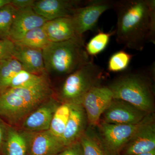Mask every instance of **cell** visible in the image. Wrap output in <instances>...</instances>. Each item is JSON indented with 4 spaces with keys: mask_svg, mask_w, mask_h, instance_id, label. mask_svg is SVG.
<instances>
[{
    "mask_svg": "<svg viewBox=\"0 0 155 155\" xmlns=\"http://www.w3.org/2000/svg\"><path fill=\"white\" fill-rule=\"evenodd\" d=\"M113 9L117 17V43L139 51L147 44H155V0L115 1Z\"/></svg>",
    "mask_w": 155,
    "mask_h": 155,
    "instance_id": "6da1fadb",
    "label": "cell"
},
{
    "mask_svg": "<svg viewBox=\"0 0 155 155\" xmlns=\"http://www.w3.org/2000/svg\"><path fill=\"white\" fill-rule=\"evenodd\" d=\"M155 64L147 70L127 71L119 75L107 85L114 99L130 103L148 114L155 110L153 76Z\"/></svg>",
    "mask_w": 155,
    "mask_h": 155,
    "instance_id": "7a4b0ae2",
    "label": "cell"
},
{
    "mask_svg": "<svg viewBox=\"0 0 155 155\" xmlns=\"http://www.w3.org/2000/svg\"><path fill=\"white\" fill-rule=\"evenodd\" d=\"M52 95L48 79L31 87L8 89L0 93V117L11 125L20 124L28 114Z\"/></svg>",
    "mask_w": 155,
    "mask_h": 155,
    "instance_id": "3957f363",
    "label": "cell"
},
{
    "mask_svg": "<svg viewBox=\"0 0 155 155\" xmlns=\"http://www.w3.org/2000/svg\"><path fill=\"white\" fill-rule=\"evenodd\" d=\"M84 47L80 39L51 42L42 50L46 73L67 76L87 64L91 58Z\"/></svg>",
    "mask_w": 155,
    "mask_h": 155,
    "instance_id": "277c9868",
    "label": "cell"
},
{
    "mask_svg": "<svg viewBox=\"0 0 155 155\" xmlns=\"http://www.w3.org/2000/svg\"><path fill=\"white\" fill-rule=\"evenodd\" d=\"M104 68L93 59L66 76L59 92L62 102L81 104L83 98L91 89L101 85Z\"/></svg>",
    "mask_w": 155,
    "mask_h": 155,
    "instance_id": "5b68a950",
    "label": "cell"
},
{
    "mask_svg": "<svg viewBox=\"0 0 155 155\" xmlns=\"http://www.w3.org/2000/svg\"><path fill=\"white\" fill-rule=\"evenodd\" d=\"M141 122L135 125H122L100 122L97 126L98 135L106 155H120Z\"/></svg>",
    "mask_w": 155,
    "mask_h": 155,
    "instance_id": "8992f818",
    "label": "cell"
},
{
    "mask_svg": "<svg viewBox=\"0 0 155 155\" xmlns=\"http://www.w3.org/2000/svg\"><path fill=\"white\" fill-rule=\"evenodd\" d=\"M115 2L114 0H88L85 5L78 8L72 17L79 36L83 37L84 34L94 29L102 14L114 8Z\"/></svg>",
    "mask_w": 155,
    "mask_h": 155,
    "instance_id": "52a82bcc",
    "label": "cell"
},
{
    "mask_svg": "<svg viewBox=\"0 0 155 155\" xmlns=\"http://www.w3.org/2000/svg\"><path fill=\"white\" fill-rule=\"evenodd\" d=\"M155 149V122L153 114L142 121L121 155H137Z\"/></svg>",
    "mask_w": 155,
    "mask_h": 155,
    "instance_id": "ba28073f",
    "label": "cell"
},
{
    "mask_svg": "<svg viewBox=\"0 0 155 155\" xmlns=\"http://www.w3.org/2000/svg\"><path fill=\"white\" fill-rule=\"evenodd\" d=\"M148 114L127 102L113 99L102 115L100 122L110 124L135 125L141 122Z\"/></svg>",
    "mask_w": 155,
    "mask_h": 155,
    "instance_id": "9c48e42d",
    "label": "cell"
},
{
    "mask_svg": "<svg viewBox=\"0 0 155 155\" xmlns=\"http://www.w3.org/2000/svg\"><path fill=\"white\" fill-rule=\"evenodd\" d=\"M113 99L110 89L104 85L94 87L86 94L81 105L84 109L88 124L91 126L95 127L98 125L102 115Z\"/></svg>",
    "mask_w": 155,
    "mask_h": 155,
    "instance_id": "30bf717a",
    "label": "cell"
},
{
    "mask_svg": "<svg viewBox=\"0 0 155 155\" xmlns=\"http://www.w3.org/2000/svg\"><path fill=\"white\" fill-rule=\"evenodd\" d=\"M88 0H39L35 1L33 11L47 21L72 17L76 10Z\"/></svg>",
    "mask_w": 155,
    "mask_h": 155,
    "instance_id": "8fae6325",
    "label": "cell"
},
{
    "mask_svg": "<svg viewBox=\"0 0 155 155\" xmlns=\"http://www.w3.org/2000/svg\"><path fill=\"white\" fill-rule=\"evenodd\" d=\"M60 104L53 96L50 97L20 123L22 130L29 132L48 130L53 115Z\"/></svg>",
    "mask_w": 155,
    "mask_h": 155,
    "instance_id": "7c38bea8",
    "label": "cell"
},
{
    "mask_svg": "<svg viewBox=\"0 0 155 155\" xmlns=\"http://www.w3.org/2000/svg\"><path fill=\"white\" fill-rule=\"evenodd\" d=\"M23 131L27 140V155H57L65 147L61 140L49 130L38 132Z\"/></svg>",
    "mask_w": 155,
    "mask_h": 155,
    "instance_id": "4fadbf2b",
    "label": "cell"
},
{
    "mask_svg": "<svg viewBox=\"0 0 155 155\" xmlns=\"http://www.w3.org/2000/svg\"><path fill=\"white\" fill-rule=\"evenodd\" d=\"M47 21L32 8L17 10L11 25L9 39L13 42L18 41L28 31L41 27Z\"/></svg>",
    "mask_w": 155,
    "mask_h": 155,
    "instance_id": "5bb4252c",
    "label": "cell"
},
{
    "mask_svg": "<svg viewBox=\"0 0 155 155\" xmlns=\"http://www.w3.org/2000/svg\"><path fill=\"white\" fill-rule=\"evenodd\" d=\"M87 124V117L83 106L72 104L69 119L61 138L64 146L79 141L86 131Z\"/></svg>",
    "mask_w": 155,
    "mask_h": 155,
    "instance_id": "9a60e30c",
    "label": "cell"
},
{
    "mask_svg": "<svg viewBox=\"0 0 155 155\" xmlns=\"http://www.w3.org/2000/svg\"><path fill=\"white\" fill-rule=\"evenodd\" d=\"M51 42H59L72 39H83L78 33L73 17H62L47 21L42 26Z\"/></svg>",
    "mask_w": 155,
    "mask_h": 155,
    "instance_id": "2e32d148",
    "label": "cell"
},
{
    "mask_svg": "<svg viewBox=\"0 0 155 155\" xmlns=\"http://www.w3.org/2000/svg\"><path fill=\"white\" fill-rule=\"evenodd\" d=\"M14 44L12 57L19 61L24 70L37 75L47 74L42 50Z\"/></svg>",
    "mask_w": 155,
    "mask_h": 155,
    "instance_id": "e0dca14e",
    "label": "cell"
},
{
    "mask_svg": "<svg viewBox=\"0 0 155 155\" xmlns=\"http://www.w3.org/2000/svg\"><path fill=\"white\" fill-rule=\"evenodd\" d=\"M1 150L3 155H27V143L24 131L8 125Z\"/></svg>",
    "mask_w": 155,
    "mask_h": 155,
    "instance_id": "ac0fdd59",
    "label": "cell"
},
{
    "mask_svg": "<svg viewBox=\"0 0 155 155\" xmlns=\"http://www.w3.org/2000/svg\"><path fill=\"white\" fill-rule=\"evenodd\" d=\"M72 104L62 102L56 109L51 121L50 132L61 140L71 112Z\"/></svg>",
    "mask_w": 155,
    "mask_h": 155,
    "instance_id": "d6986e66",
    "label": "cell"
},
{
    "mask_svg": "<svg viewBox=\"0 0 155 155\" xmlns=\"http://www.w3.org/2000/svg\"><path fill=\"white\" fill-rule=\"evenodd\" d=\"M22 69L21 64L12 56L0 62V93L9 88L11 80Z\"/></svg>",
    "mask_w": 155,
    "mask_h": 155,
    "instance_id": "ffe728a7",
    "label": "cell"
},
{
    "mask_svg": "<svg viewBox=\"0 0 155 155\" xmlns=\"http://www.w3.org/2000/svg\"><path fill=\"white\" fill-rule=\"evenodd\" d=\"M15 44L42 50L51 43L42 26L38 27L25 34Z\"/></svg>",
    "mask_w": 155,
    "mask_h": 155,
    "instance_id": "44dd1931",
    "label": "cell"
},
{
    "mask_svg": "<svg viewBox=\"0 0 155 155\" xmlns=\"http://www.w3.org/2000/svg\"><path fill=\"white\" fill-rule=\"evenodd\" d=\"M83 155H107L98 135L91 130H86L80 139Z\"/></svg>",
    "mask_w": 155,
    "mask_h": 155,
    "instance_id": "7402d4cb",
    "label": "cell"
},
{
    "mask_svg": "<svg viewBox=\"0 0 155 155\" xmlns=\"http://www.w3.org/2000/svg\"><path fill=\"white\" fill-rule=\"evenodd\" d=\"M47 79L46 74L37 75L22 69L11 80L8 88L31 87L42 83Z\"/></svg>",
    "mask_w": 155,
    "mask_h": 155,
    "instance_id": "603a6c76",
    "label": "cell"
},
{
    "mask_svg": "<svg viewBox=\"0 0 155 155\" xmlns=\"http://www.w3.org/2000/svg\"><path fill=\"white\" fill-rule=\"evenodd\" d=\"M115 34V29L108 32L100 31L85 45L84 48L88 55L93 57L103 51L108 45L111 36Z\"/></svg>",
    "mask_w": 155,
    "mask_h": 155,
    "instance_id": "cb8c5ba5",
    "label": "cell"
},
{
    "mask_svg": "<svg viewBox=\"0 0 155 155\" xmlns=\"http://www.w3.org/2000/svg\"><path fill=\"white\" fill-rule=\"evenodd\" d=\"M17 11L11 3L0 9V39H9L11 25Z\"/></svg>",
    "mask_w": 155,
    "mask_h": 155,
    "instance_id": "d4e9b609",
    "label": "cell"
},
{
    "mask_svg": "<svg viewBox=\"0 0 155 155\" xmlns=\"http://www.w3.org/2000/svg\"><path fill=\"white\" fill-rule=\"evenodd\" d=\"M133 57V55L123 50L116 52L109 59L107 67L108 71L113 72L124 71L129 66Z\"/></svg>",
    "mask_w": 155,
    "mask_h": 155,
    "instance_id": "484cf974",
    "label": "cell"
},
{
    "mask_svg": "<svg viewBox=\"0 0 155 155\" xmlns=\"http://www.w3.org/2000/svg\"><path fill=\"white\" fill-rule=\"evenodd\" d=\"M15 44L10 39H0V62L12 56Z\"/></svg>",
    "mask_w": 155,
    "mask_h": 155,
    "instance_id": "4316f807",
    "label": "cell"
},
{
    "mask_svg": "<svg viewBox=\"0 0 155 155\" xmlns=\"http://www.w3.org/2000/svg\"><path fill=\"white\" fill-rule=\"evenodd\" d=\"M57 155H83L80 140L65 147Z\"/></svg>",
    "mask_w": 155,
    "mask_h": 155,
    "instance_id": "83f0119b",
    "label": "cell"
},
{
    "mask_svg": "<svg viewBox=\"0 0 155 155\" xmlns=\"http://www.w3.org/2000/svg\"><path fill=\"white\" fill-rule=\"evenodd\" d=\"M35 0H11V4L17 10L33 8Z\"/></svg>",
    "mask_w": 155,
    "mask_h": 155,
    "instance_id": "f1b7e54d",
    "label": "cell"
},
{
    "mask_svg": "<svg viewBox=\"0 0 155 155\" xmlns=\"http://www.w3.org/2000/svg\"><path fill=\"white\" fill-rule=\"evenodd\" d=\"M8 125L0 118V150H2L3 143L5 139Z\"/></svg>",
    "mask_w": 155,
    "mask_h": 155,
    "instance_id": "f546056e",
    "label": "cell"
},
{
    "mask_svg": "<svg viewBox=\"0 0 155 155\" xmlns=\"http://www.w3.org/2000/svg\"><path fill=\"white\" fill-rule=\"evenodd\" d=\"M11 3V0H0V9Z\"/></svg>",
    "mask_w": 155,
    "mask_h": 155,
    "instance_id": "4dcf8cb0",
    "label": "cell"
},
{
    "mask_svg": "<svg viewBox=\"0 0 155 155\" xmlns=\"http://www.w3.org/2000/svg\"><path fill=\"white\" fill-rule=\"evenodd\" d=\"M137 155H155V149L147 152L142 153Z\"/></svg>",
    "mask_w": 155,
    "mask_h": 155,
    "instance_id": "1f68e13d",
    "label": "cell"
},
{
    "mask_svg": "<svg viewBox=\"0 0 155 155\" xmlns=\"http://www.w3.org/2000/svg\"></svg>",
    "mask_w": 155,
    "mask_h": 155,
    "instance_id": "d6a6232c",
    "label": "cell"
}]
</instances>
